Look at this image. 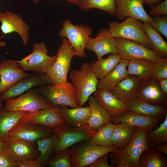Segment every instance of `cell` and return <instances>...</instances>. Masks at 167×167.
<instances>
[{
	"label": "cell",
	"instance_id": "obj_22",
	"mask_svg": "<svg viewBox=\"0 0 167 167\" xmlns=\"http://www.w3.org/2000/svg\"><path fill=\"white\" fill-rule=\"evenodd\" d=\"M6 146L16 162L26 160H35L37 152L34 144L7 136L5 140Z\"/></svg>",
	"mask_w": 167,
	"mask_h": 167
},
{
	"label": "cell",
	"instance_id": "obj_31",
	"mask_svg": "<svg viewBox=\"0 0 167 167\" xmlns=\"http://www.w3.org/2000/svg\"><path fill=\"white\" fill-rule=\"evenodd\" d=\"M167 158L155 147H149L141 154L138 167H167Z\"/></svg>",
	"mask_w": 167,
	"mask_h": 167
},
{
	"label": "cell",
	"instance_id": "obj_6",
	"mask_svg": "<svg viewBox=\"0 0 167 167\" xmlns=\"http://www.w3.org/2000/svg\"><path fill=\"white\" fill-rule=\"evenodd\" d=\"M45 43L41 42L34 44L32 52L18 61L20 68L24 71H32L35 72L46 73L55 63L56 55L49 56Z\"/></svg>",
	"mask_w": 167,
	"mask_h": 167
},
{
	"label": "cell",
	"instance_id": "obj_32",
	"mask_svg": "<svg viewBox=\"0 0 167 167\" xmlns=\"http://www.w3.org/2000/svg\"><path fill=\"white\" fill-rule=\"evenodd\" d=\"M143 27L145 33L152 45V49L157 56L167 58V43L151 24L144 22Z\"/></svg>",
	"mask_w": 167,
	"mask_h": 167
},
{
	"label": "cell",
	"instance_id": "obj_11",
	"mask_svg": "<svg viewBox=\"0 0 167 167\" xmlns=\"http://www.w3.org/2000/svg\"><path fill=\"white\" fill-rule=\"evenodd\" d=\"M54 132L53 129L48 127L19 121L8 131L7 136L34 144L36 140Z\"/></svg>",
	"mask_w": 167,
	"mask_h": 167
},
{
	"label": "cell",
	"instance_id": "obj_53",
	"mask_svg": "<svg viewBox=\"0 0 167 167\" xmlns=\"http://www.w3.org/2000/svg\"></svg>",
	"mask_w": 167,
	"mask_h": 167
},
{
	"label": "cell",
	"instance_id": "obj_15",
	"mask_svg": "<svg viewBox=\"0 0 167 167\" xmlns=\"http://www.w3.org/2000/svg\"><path fill=\"white\" fill-rule=\"evenodd\" d=\"M136 98L153 105H167V96L161 90L158 80L152 77L142 79L138 88Z\"/></svg>",
	"mask_w": 167,
	"mask_h": 167
},
{
	"label": "cell",
	"instance_id": "obj_4",
	"mask_svg": "<svg viewBox=\"0 0 167 167\" xmlns=\"http://www.w3.org/2000/svg\"><path fill=\"white\" fill-rule=\"evenodd\" d=\"M41 86L34 89L54 106L80 107L77 102L76 89L71 83L67 82L51 86Z\"/></svg>",
	"mask_w": 167,
	"mask_h": 167
},
{
	"label": "cell",
	"instance_id": "obj_24",
	"mask_svg": "<svg viewBox=\"0 0 167 167\" xmlns=\"http://www.w3.org/2000/svg\"><path fill=\"white\" fill-rule=\"evenodd\" d=\"M126 105L128 111L138 112L162 122L167 114V106L153 105L136 98L130 101Z\"/></svg>",
	"mask_w": 167,
	"mask_h": 167
},
{
	"label": "cell",
	"instance_id": "obj_8",
	"mask_svg": "<svg viewBox=\"0 0 167 167\" xmlns=\"http://www.w3.org/2000/svg\"><path fill=\"white\" fill-rule=\"evenodd\" d=\"M63 27L58 33L59 36L66 38L75 50V55L84 58L86 45L92 34V29L87 25L73 24L68 19L62 23Z\"/></svg>",
	"mask_w": 167,
	"mask_h": 167
},
{
	"label": "cell",
	"instance_id": "obj_26",
	"mask_svg": "<svg viewBox=\"0 0 167 167\" xmlns=\"http://www.w3.org/2000/svg\"><path fill=\"white\" fill-rule=\"evenodd\" d=\"M61 115L65 123L79 127L88 123L90 114L89 106L68 109L66 106H60Z\"/></svg>",
	"mask_w": 167,
	"mask_h": 167
},
{
	"label": "cell",
	"instance_id": "obj_2",
	"mask_svg": "<svg viewBox=\"0 0 167 167\" xmlns=\"http://www.w3.org/2000/svg\"><path fill=\"white\" fill-rule=\"evenodd\" d=\"M70 78L76 89L77 103L82 107L97 89L99 80L92 70L90 63L87 62L83 64L80 70L71 71Z\"/></svg>",
	"mask_w": 167,
	"mask_h": 167
},
{
	"label": "cell",
	"instance_id": "obj_20",
	"mask_svg": "<svg viewBox=\"0 0 167 167\" xmlns=\"http://www.w3.org/2000/svg\"><path fill=\"white\" fill-rule=\"evenodd\" d=\"M161 122L138 112L128 111L124 114L112 118L110 122L114 124L126 123L148 131L156 129Z\"/></svg>",
	"mask_w": 167,
	"mask_h": 167
},
{
	"label": "cell",
	"instance_id": "obj_40",
	"mask_svg": "<svg viewBox=\"0 0 167 167\" xmlns=\"http://www.w3.org/2000/svg\"><path fill=\"white\" fill-rule=\"evenodd\" d=\"M153 18L152 27L167 38V15L158 16Z\"/></svg>",
	"mask_w": 167,
	"mask_h": 167
},
{
	"label": "cell",
	"instance_id": "obj_12",
	"mask_svg": "<svg viewBox=\"0 0 167 167\" xmlns=\"http://www.w3.org/2000/svg\"><path fill=\"white\" fill-rule=\"evenodd\" d=\"M19 121L42 125L54 130L65 123L61 113L60 106L27 112Z\"/></svg>",
	"mask_w": 167,
	"mask_h": 167
},
{
	"label": "cell",
	"instance_id": "obj_47",
	"mask_svg": "<svg viewBox=\"0 0 167 167\" xmlns=\"http://www.w3.org/2000/svg\"><path fill=\"white\" fill-rule=\"evenodd\" d=\"M159 152L167 155V143L166 142L161 143L155 147Z\"/></svg>",
	"mask_w": 167,
	"mask_h": 167
},
{
	"label": "cell",
	"instance_id": "obj_35",
	"mask_svg": "<svg viewBox=\"0 0 167 167\" xmlns=\"http://www.w3.org/2000/svg\"><path fill=\"white\" fill-rule=\"evenodd\" d=\"M115 126V124L110 122L106 123L99 128L88 142L93 145L113 146L111 139Z\"/></svg>",
	"mask_w": 167,
	"mask_h": 167
},
{
	"label": "cell",
	"instance_id": "obj_3",
	"mask_svg": "<svg viewBox=\"0 0 167 167\" xmlns=\"http://www.w3.org/2000/svg\"><path fill=\"white\" fill-rule=\"evenodd\" d=\"M121 23L109 22V29L115 37L121 38L139 43L146 48L152 49V45L144 31L140 20L127 16Z\"/></svg>",
	"mask_w": 167,
	"mask_h": 167
},
{
	"label": "cell",
	"instance_id": "obj_28",
	"mask_svg": "<svg viewBox=\"0 0 167 167\" xmlns=\"http://www.w3.org/2000/svg\"><path fill=\"white\" fill-rule=\"evenodd\" d=\"M59 140V135L55 132L36 141L40 152L36 160L42 167L46 166L47 162L57 148Z\"/></svg>",
	"mask_w": 167,
	"mask_h": 167
},
{
	"label": "cell",
	"instance_id": "obj_27",
	"mask_svg": "<svg viewBox=\"0 0 167 167\" xmlns=\"http://www.w3.org/2000/svg\"><path fill=\"white\" fill-rule=\"evenodd\" d=\"M88 101L90 108V114L88 123L91 128L97 130L105 124L111 122L112 118L98 102L93 95L91 96Z\"/></svg>",
	"mask_w": 167,
	"mask_h": 167
},
{
	"label": "cell",
	"instance_id": "obj_9",
	"mask_svg": "<svg viewBox=\"0 0 167 167\" xmlns=\"http://www.w3.org/2000/svg\"><path fill=\"white\" fill-rule=\"evenodd\" d=\"M54 130L59 135V140L54 154L62 151L78 142L88 141L97 131L91 128L88 123L79 127H74L65 123Z\"/></svg>",
	"mask_w": 167,
	"mask_h": 167
},
{
	"label": "cell",
	"instance_id": "obj_37",
	"mask_svg": "<svg viewBox=\"0 0 167 167\" xmlns=\"http://www.w3.org/2000/svg\"><path fill=\"white\" fill-rule=\"evenodd\" d=\"M146 137L148 147H155L161 143H167V114L158 127L147 132Z\"/></svg>",
	"mask_w": 167,
	"mask_h": 167
},
{
	"label": "cell",
	"instance_id": "obj_45",
	"mask_svg": "<svg viewBox=\"0 0 167 167\" xmlns=\"http://www.w3.org/2000/svg\"><path fill=\"white\" fill-rule=\"evenodd\" d=\"M157 80L161 90L165 95L167 96V79Z\"/></svg>",
	"mask_w": 167,
	"mask_h": 167
},
{
	"label": "cell",
	"instance_id": "obj_21",
	"mask_svg": "<svg viewBox=\"0 0 167 167\" xmlns=\"http://www.w3.org/2000/svg\"><path fill=\"white\" fill-rule=\"evenodd\" d=\"M93 94L96 101L112 118L122 115L128 111L126 105L117 98L110 91L97 89Z\"/></svg>",
	"mask_w": 167,
	"mask_h": 167
},
{
	"label": "cell",
	"instance_id": "obj_30",
	"mask_svg": "<svg viewBox=\"0 0 167 167\" xmlns=\"http://www.w3.org/2000/svg\"><path fill=\"white\" fill-rule=\"evenodd\" d=\"M122 59L119 54L110 53L106 58H102L90 63V66L100 79L110 72Z\"/></svg>",
	"mask_w": 167,
	"mask_h": 167
},
{
	"label": "cell",
	"instance_id": "obj_42",
	"mask_svg": "<svg viewBox=\"0 0 167 167\" xmlns=\"http://www.w3.org/2000/svg\"><path fill=\"white\" fill-rule=\"evenodd\" d=\"M148 15L152 18L158 16L167 15V0L163 1L152 6Z\"/></svg>",
	"mask_w": 167,
	"mask_h": 167
},
{
	"label": "cell",
	"instance_id": "obj_49",
	"mask_svg": "<svg viewBox=\"0 0 167 167\" xmlns=\"http://www.w3.org/2000/svg\"><path fill=\"white\" fill-rule=\"evenodd\" d=\"M67 1L72 4H77L81 0H66Z\"/></svg>",
	"mask_w": 167,
	"mask_h": 167
},
{
	"label": "cell",
	"instance_id": "obj_51",
	"mask_svg": "<svg viewBox=\"0 0 167 167\" xmlns=\"http://www.w3.org/2000/svg\"><path fill=\"white\" fill-rule=\"evenodd\" d=\"M36 4H37L39 1L40 0H32Z\"/></svg>",
	"mask_w": 167,
	"mask_h": 167
},
{
	"label": "cell",
	"instance_id": "obj_23",
	"mask_svg": "<svg viewBox=\"0 0 167 167\" xmlns=\"http://www.w3.org/2000/svg\"><path fill=\"white\" fill-rule=\"evenodd\" d=\"M141 80L138 76L129 75L118 83L110 92L126 105L136 98L138 88Z\"/></svg>",
	"mask_w": 167,
	"mask_h": 167
},
{
	"label": "cell",
	"instance_id": "obj_19",
	"mask_svg": "<svg viewBox=\"0 0 167 167\" xmlns=\"http://www.w3.org/2000/svg\"><path fill=\"white\" fill-rule=\"evenodd\" d=\"M0 22L2 23L0 28L3 33L16 32L21 37L24 45L28 44L29 27L19 15L8 10L4 13L0 12Z\"/></svg>",
	"mask_w": 167,
	"mask_h": 167
},
{
	"label": "cell",
	"instance_id": "obj_46",
	"mask_svg": "<svg viewBox=\"0 0 167 167\" xmlns=\"http://www.w3.org/2000/svg\"><path fill=\"white\" fill-rule=\"evenodd\" d=\"M143 3L147 5L150 8L163 1V0H141Z\"/></svg>",
	"mask_w": 167,
	"mask_h": 167
},
{
	"label": "cell",
	"instance_id": "obj_13",
	"mask_svg": "<svg viewBox=\"0 0 167 167\" xmlns=\"http://www.w3.org/2000/svg\"><path fill=\"white\" fill-rule=\"evenodd\" d=\"M118 54L122 59H145L155 63L158 57L151 49L137 42L115 37Z\"/></svg>",
	"mask_w": 167,
	"mask_h": 167
},
{
	"label": "cell",
	"instance_id": "obj_43",
	"mask_svg": "<svg viewBox=\"0 0 167 167\" xmlns=\"http://www.w3.org/2000/svg\"><path fill=\"white\" fill-rule=\"evenodd\" d=\"M109 154L108 152L103 155L87 167H111L108 165Z\"/></svg>",
	"mask_w": 167,
	"mask_h": 167
},
{
	"label": "cell",
	"instance_id": "obj_34",
	"mask_svg": "<svg viewBox=\"0 0 167 167\" xmlns=\"http://www.w3.org/2000/svg\"><path fill=\"white\" fill-rule=\"evenodd\" d=\"M155 63L145 59L129 60L127 70L129 75L139 76L142 79L152 77Z\"/></svg>",
	"mask_w": 167,
	"mask_h": 167
},
{
	"label": "cell",
	"instance_id": "obj_39",
	"mask_svg": "<svg viewBox=\"0 0 167 167\" xmlns=\"http://www.w3.org/2000/svg\"><path fill=\"white\" fill-rule=\"evenodd\" d=\"M152 77L157 80L167 79V58H156Z\"/></svg>",
	"mask_w": 167,
	"mask_h": 167
},
{
	"label": "cell",
	"instance_id": "obj_48",
	"mask_svg": "<svg viewBox=\"0 0 167 167\" xmlns=\"http://www.w3.org/2000/svg\"><path fill=\"white\" fill-rule=\"evenodd\" d=\"M6 148L5 142L0 139V152L2 151Z\"/></svg>",
	"mask_w": 167,
	"mask_h": 167
},
{
	"label": "cell",
	"instance_id": "obj_17",
	"mask_svg": "<svg viewBox=\"0 0 167 167\" xmlns=\"http://www.w3.org/2000/svg\"><path fill=\"white\" fill-rule=\"evenodd\" d=\"M51 84L50 80L45 74L36 72L30 76L23 78L0 95V101L14 98L22 94L33 87L36 86Z\"/></svg>",
	"mask_w": 167,
	"mask_h": 167
},
{
	"label": "cell",
	"instance_id": "obj_18",
	"mask_svg": "<svg viewBox=\"0 0 167 167\" xmlns=\"http://www.w3.org/2000/svg\"><path fill=\"white\" fill-rule=\"evenodd\" d=\"M117 7L115 16L122 21L127 16L152 24L153 18L149 16L145 10L141 0H114Z\"/></svg>",
	"mask_w": 167,
	"mask_h": 167
},
{
	"label": "cell",
	"instance_id": "obj_44",
	"mask_svg": "<svg viewBox=\"0 0 167 167\" xmlns=\"http://www.w3.org/2000/svg\"><path fill=\"white\" fill-rule=\"evenodd\" d=\"M41 164L36 160H26L17 162L16 167H41Z\"/></svg>",
	"mask_w": 167,
	"mask_h": 167
},
{
	"label": "cell",
	"instance_id": "obj_41",
	"mask_svg": "<svg viewBox=\"0 0 167 167\" xmlns=\"http://www.w3.org/2000/svg\"><path fill=\"white\" fill-rule=\"evenodd\" d=\"M17 163L7 148L0 152V167H16Z\"/></svg>",
	"mask_w": 167,
	"mask_h": 167
},
{
	"label": "cell",
	"instance_id": "obj_50",
	"mask_svg": "<svg viewBox=\"0 0 167 167\" xmlns=\"http://www.w3.org/2000/svg\"><path fill=\"white\" fill-rule=\"evenodd\" d=\"M6 45V43L5 42L2 41L0 42V47L5 46Z\"/></svg>",
	"mask_w": 167,
	"mask_h": 167
},
{
	"label": "cell",
	"instance_id": "obj_7",
	"mask_svg": "<svg viewBox=\"0 0 167 167\" xmlns=\"http://www.w3.org/2000/svg\"><path fill=\"white\" fill-rule=\"evenodd\" d=\"M16 98L6 100L3 109L6 111H23L32 112L49 108L54 106L43 96L32 88Z\"/></svg>",
	"mask_w": 167,
	"mask_h": 167
},
{
	"label": "cell",
	"instance_id": "obj_1",
	"mask_svg": "<svg viewBox=\"0 0 167 167\" xmlns=\"http://www.w3.org/2000/svg\"><path fill=\"white\" fill-rule=\"evenodd\" d=\"M147 131L137 128L133 137L124 148H117L109 154L111 167H138L139 160L142 152L148 148L146 135Z\"/></svg>",
	"mask_w": 167,
	"mask_h": 167
},
{
	"label": "cell",
	"instance_id": "obj_33",
	"mask_svg": "<svg viewBox=\"0 0 167 167\" xmlns=\"http://www.w3.org/2000/svg\"><path fill=\"white\" fill-rule=\"evenodd\" d=\"M26 112L23 111H8L0 109V139L5 142L8 131Z\"/></svg>",
	"mask_w": 167,
	"mask_h": 167
},
{
	"label": "cell",
	"instance_id": "obj_36",
	"mask_svg": "<svg viewBox=\"0 0 167 167\" xmlns=\"http://www.w3.org/2000/svg\"><path fill=\"white\" fill-rule=\"evenodd\" d=\"M77 4L84 11L96 8L102 10L113 16H116L117 14V7L114 0H81Z\"/></svg>",
	"mask_w": 167,
	"mask_h": 167
},
{
	"label": "cell",
	"instance_id": "obj_16",
	"mask_svg": "<svg viewBox=\"0 0 167 167\" xmlns=\"http://www.w3.org/2000/svg\"><path fill=\"white\" fill-rule=\"evenodd\" d=\"M18 61L7 60L0 63V95L20 80L34 75L28 74L20 67Z\"/></svg>",
	"mask_w": 167,
	"mask_h": 167
},
{
	"label": "cell",
	"instance_id": "obj_38",
	"mask_svg": "<svg viewBox=\"0 0 167 167\" xmlns=\"http://www.w3.org/2000/svg\"><path fill=\"white\" fill-rule=\"evenodd\" d=\"M47 162L50 167H73L70 147L54 154Z\"/></svg>",
	"mask_w": 167,
	"mask_h": 167
},
{
	"label": "cell",
	"instance_id": "obj_10",
	"mask_svg": "<svg viewBox=\"0 0 167 167\" xmlns=\"http://www.w3.org/2000/svg\"><path fill=\"white\" fill-rule=\"evenodd\" d=\"M71 146L70 150L73 167H87L103 155L118 148L114 146L92 145L88 142Z\"/></svg>",
	"mask_w": 167,
	"mask_h": 167
},
{
	"label": "cell",
	"instance_id": "obj_14",
	"mask_svg": "<svg viewBox=\"0 0 167 167\" xmlns=\"http://www.w3.org/2000/svg\"><path fill=\"white\" fill-rule=\"evenodd\" d=\"M85 49L94 52L98 59L107 54H118L115 37L106 28L100 29L95 37H89Z\"/></svg>",
	"mask_w": 167,
	"mask_h": 167
},
{
	"label": "cell",
	"instance_id": "obj_5",
	"mask_svg": "<svg viewBox=\"0 0 167 167\" xmlns=\"http://www.w3.org/2000/svg\"><path fill=\"white\" fill-rule=\"evenodd\" d=\"M56 55L55 63L45 74L49 77L52 85L68 82L67 75L71 60L76 56L74 49L66 38H63L62 44Z\"/></svg>",
	"mask_w": 167,
	"mask_h": 167
},
{
	"label": "cell",
	"instance_id": "obj_25",
	"mask_svg": "<svg viewBox=\"0 0 167 167\" xmlns=\"http://www.w3.org/2000/svg\"><path fill=\"white\" fill-rule=\"evenodd\" d=\"M129 60L122 59L105 76L99 80L97 89L111 91L121 80L129 75L127 70Z\"/></svg>",
	"mask_w": 167,
	"mask_h": 167
},
{
	"label": "cell",
	"instance_id": "obj_52",
	"mask_svg": "<svg viewBox=\"0 0 167 167\" xmlns=\"http://www.w3.org/2000/svg\"><path fill=\"white\" fill-rule=\"evenodd\" d=\"M3 106L2 104V102L0 101V109L2 108Z\"/></svg>",
	"mask_w": 167,
	"mask_h": 167
},
{
	"label": "cell",
	"instance_id": "obj_29",
	"mask_svg": "<svg viewBox=\"0 0 167 167\" xmlns=\"http://www.w3.org/2000/svg\"><path fill=\"white\" fill-rule=\"evenodd\" d=\"M137 128L123 122L115 124L111 139L112 145L121 149L125 148L130 142Z\"/></svg>",
	"mask_w": 167,
	"mask_h": 167
}]
</instances>
